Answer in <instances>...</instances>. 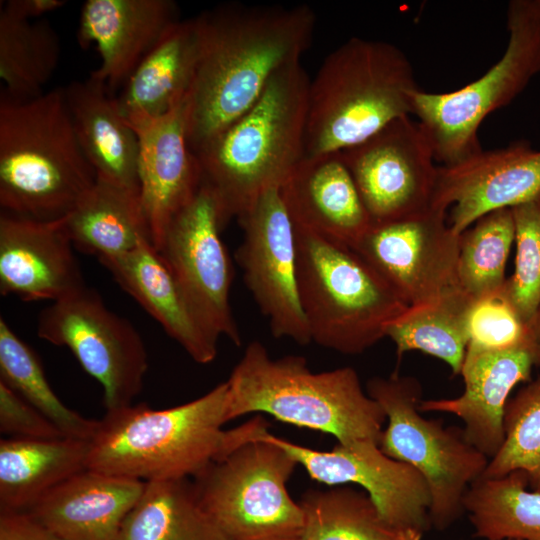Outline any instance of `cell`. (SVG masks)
<instances>
[{"label": "cell", "mask_w": 540, "mask_h": 540, "mask_svg": "<svg viewBox=\"0 0 540 540\" xmlns=\"http://www.w3.org/2000/svg\"><path fill=\"white\" fill-rule=\"evenodd\" d=\"M196 19L199 56L187 120L193 153L245 113L278 71L300 62L316 23L305 4L226 3Z\"/></svg>", "instance_id": "6da1fadb"}, {"label": "cell", "mask_w": 540, "mask_h": 540, "mask_svg": "<svg viewBox=\"0 0 540 540\" xmlns=\"http://www.w3.org/2000/svg\"><path fill=\"white\" fill-rule=\"evenodd\" d=\"M310 79L301 62L278 71L259 99L195 154L223 227L304 157Z\"/></svg>", "instance_id": "7a4b0ae2"}, {"label": "cell", "mask_w": 540, "mask_h": 540, "mask_svg": "<svg viewBox=\"0 0 540 540\" xmlns=\"http://www.w3.org/2000/svg\"><path fill=\"white\" fill-rule=\"evenodd\" d=\"M96 180L78 143L64 88L30 99L1 92V212L62 219Z\"/></svg>", "instance_id": "3957f363"}, {"label": "cell", "mask_w": 540, "mask_h": 540, "mask_svg": "<svg viewBox=\"0 0 540 540\" xmlns=\"http://www.w3.org/2000/svg\"><path fill=\"white\" fill-rule=\"evenodd\" d=\"M228 421L266 413L298 427L328 433L340 444H379L387 421L382 407L364 391L351 367L313 372L302 356L272 358L250 342L226 381Z\"/></svg>", "instance_id": "277c9868"}, {"label": "cell", "mask_w": 540, "mask_h": 540, "mask_svg": "<svg viewBox=\"0 0 540 540\" xmlns=\"http://www.w3.org/2000/svg\"><path fill=\"white\" fill-rule=\"evenodd\" d=\"M228 385L166 409L106 411L89 440L87 469L143 482L189 479L225 454Z\"/></svg>", "instance_id": "5b68a950"}, {"label": "cell", "mask_w": 540, "mask_h": 540, "mask_svg": "<svg viewBox=\"0 0 540 540\" xmlns=\"http://www.w3.org/2000/svg\"><path fill=\"white\" fill-rule=\"evenodd\" d=\"M417 90L413 66L399 47L350 38L310 79L304 157L338 153L412 115Z\"/></svg>", "instance_id": "8992f818"}, {"label": "cell", "mask_w": 540, "mask_h": 540, "mask_svg": "<svg viewBox=\"0 0 540 540\" xmlns=\"http://www.w3.org/2000/svg\"><path fill=\"white\" fill-rule=\"evenodd\" d=\"M297 284L311 341L360 354L408 305L352 247L295 226Z\"/></svg>", "instance_id": "52a82bcc"}, {"label": "cell", "mask_w": 540, "mask_h": 540, "mask_svg": "<svg viewBox=\"0 0 540 540\" xmlns=\"http://www.w3.org/2000/svg\"><path fill=\"white\" fill-rule=\"evenodd\" d=\"M242 444L193 477L205 511L229 540H300L304 515L287 482L298 463L284 449L249 435Z\"/></svg>", "instance_id": "ba28073f"}, {"label": "cell", "mask_w": 540, "mask_h": 540, "mask_svg": "<svg viewBox=\"0 0 540 540\" xmlns=\"http://www.w3.org/2000/svg\"><path fill=\"white\" fill-rule=\"evenodd\" d=\"M366 392L387 418L379 448L423 476L430 493L431 527L448 528L465 512L464 495L482 477L489 459L466 440L463 428L444 427L441 420L421 416L422 387L415 377H373Z\"/></svg>", "instance_id": "9c48e42d"}, {"label": "cell", "mask_w": 540, "mask_h": 540, "mask_svg": "<svg viewBox=\"0 0 540 540\" xmlns=\"http://www.w3.org/2000/svg\"><path fill=\"white\" fill-rule=\"evenodd\" d=\"M506 20V49L484 75L455 91L419 89L413 95L412 115L439 165H452L481 151L478 131L484 119L509 105L540 73V0L510 1Z\"/></svg>", "instance_id": "30bf717a"}, {"label": "cell", "mask_w": 540, "mask_h": 540, "mask_svg": "<svg viewBox=\"0 0 540 540\" xmlns=\"http://www.w3.org/2000/svg\"><path fill=\"white\" fill-rule=\"evenodd\" d=\"M37 335L68 348L104 391L107 411L132 404L143 388L148 354L134 325L87 285L39 314Z\"/></svg>", "instance_id": "8fae6325"}, {"label": "cell", "mask_w": 540, "mask_h": 540, "mask_svg": "<svg viewBox=\"0 0 540 540\" xmlns=\"http://www.w3.org/2000/svg\"><path fill=\"white\" fill-rule=\"evenodd\" d=\"M372 225L431 208L438 165L418 121L397 118L363 142L338 152Z\"/></svg>", "instance_id": "7c38bea8"}, {"label": "cell", "mask_w": 540, "mask_h": 540, "mask_svg": "<svg viewBox=\"0 0 540 540\" xmlns=\"http://www.w3.org/2000/svg\"><path fill=\"white\" fill-rule=\"evenodd\" d=\"M238 220L243 240L235 258L273 336L309 344L312 341L297 284L295 225L280 187L263 191Z\"/></svg>", "instance_id": "4fadbf2b"}, {"label": "cell", "mask_w": 540, "mask_h": 540, "mask_svg": "<svg viewBox=\"0 0 540 540\" xmlns=\"http://www.w3.org/2000/svg\"><path fill=\"white\" fill-rule=\"evenodd\" d=\"M212 192L202 184L170 223L157 250L204 327L236 346L241 334L230 304L233 266L221 238Z\"/></svg>", "instance_id": "5bb4252c"}, {"label": "cell", "mask_w": 540, "mask_h": 540, "mask_svg": "<svg viewBox=\"0 0 540 540\" xmlns=\"http://www.w3.org/2000/svg\"><path fill=\"white\" fill-rule=\"evenodd\" d=\"M261 417L249 435L284 449L315 481L331 485L356 484L377 506L383 519L401 532L424 533L431 528L430 493L423 476L411 465L385 455L374 441L338 443L330 451L313 450L267 431Z\"/></svg>", "instance_id": "9a60e30c"}, {"label": "cell", "mask_w": 540, "mask_h": 540, "mask_svg": "<svg viewBox=\"0 0 540 540\" xmlns=\"http://www.w3.org/2000/svg\"><path fill=\"white\" fill-rule=\"evenodd\" d=\"M460 235L447 212L430 208L397 221L372 225L352 247L408 307L430 304L457 285Z\"/></svg>", "instance_id": "2e32d148"}, {"label": "cell", "mask_w": 540, "mask_h": 540, "mask_svg": "<svg viewBox=\"0 0 540 540\" xmlns=\"http://www.w3.org/2000/svg\"><path fill=\"white\" fill-rule=\"evenodd\" d=\"M540 196V150L528 140L481 150L452 165H438L431 208L447 212L458 235L482 216Z\"/></svg>", "instance_id": "e0dca14e"}, {"label": "cell", "mask_w": 540, "mask_h": 540, "mask_svg": "<svg viewBox=\"0 0 540 540\" xmlns=\"http://www.w3.org/2000/svg\"><path fill=\"white\" fill-rule=\"evenodd\" d=\"M189 94L171 111L137 129L139 200L150 241L158 250L176 215L202 186L187 137Z\"/></svg>", "instance_id": "ac0fdd59"}, {"label": "cell", "mask_w": 540, "mask_h": 540, "mask_svg": "<svg viewBox=\"0 0 540 540\" xmlns=\"http://www.w3.org/2000/svg\"><path fill=\"white\" fill-rule=\"evenodd\" d=\"M64 218L43 221L1 212L2 296L54 302L86 286Z\"/></svg>", "instance_id": "d6986e66"}, {"label": "cell", "mask_w": 540, "mask_h": 540, "mask_svg": "<svg viewBox=\"0 0 540 540\" xmlns=\"http://www.w3.org/2000/svg\"><path fill=\"white\" fill-rule=\"evenodd\" d=\"M540 366L536 343L499 351L466 350L460 375L464 392L453 399L421 400L420 412H444L459 417L466 440L489 460L504 441L503 418L509 395L531 380Z\"/></svg>", "instance_id": "ffe728a7"}, {"label": "cell", "mask_w": 540, "mask_h": 540, "mask_svg": "<svg viewBox=\"0 0 540 540\" xmlns=\"http://www.w3.org/2000/svg\"><path fill=\"white\" fill-rule=\"evenodd\" d=\"M179 20L172 0L85 1L78 42L82 48L94 44L101 59L90 77L112 95Z\"/></svg>", "instance_id": "44dd1931"}, {"label": "cell", "mask_w": 540, "mask_h": 540, "mask_svg": "<svg viewBox=\"0 0 540 540\" xmlns=\"http://www.w3.org/2000/svg\"><path fill=\"white\" fill-rule=\"evenodd\" d=\"M296 227L354 247L372 226L338 153L303 157L280 186Z\"/></svg>", "instance_id": "7402d4cb"}, {"label": "cell", "mask_w": 540, "mask_h": 540, "mask_svg": "<svg viewBox=\"0 0 540 540\" xmlns=\"http://www.w3.org/2000/svg\"><path fill=\"white\" fill-rule=\"evenodd\" d=\"M145 482L85 469L46 493L26 513L62 540H117Z\"/></svg>", "instance_id": "603a6c76"}, {"label": "cell", "mask_w": 540, "mask_h": 540, "mask_svg": "<svg viewBox=\"0 0 540 540\" xmlns=\"http://www.w3.org/2000/svg\"><path fill=\"white\" fill-rule=\"evenodd\" d=\"M116 283L199 364L211 363L218 339L201 323L173 274L146 241L125 254L100 259Z\"/></svg>", "instance_id": "cb8c5ba5"}, {"label": "cell", "mask_w": 540, "mask_h": 540, "mask_svg": "<svg viewBox=\"0 0 540 540\" xmlns=\"http://www.w3.org/2000/svg\"><path fill=\"white\" fill-rule=\"evenodd\" d=\"M63 88L78 143L97 179L139 195V138L115 97L92 77Z\"/></svg>", "instance_id": "d4e9b609"}, {"label": "cell", "mask_w": 540, "mask_h": 540, "mask_svg": "<svg viewBox=\"0 0 540 540\" xmlns=\"http://www.w3.org/2000/svg\"><path fill=\"white\" fill-rule=\"evenodd\" d=\"M199 56L196 17L179 20L142 59L115 97L133 129L171 111L190 93Z\"/></svg>", "instance_id": "484cf974"}, {"label": "cell", "mask_w": 540, "mask_h": 540, "mask_svg": "<svg viewBox=\"0 0 540 540\" xmlns=\"http://www.w3.org/2000/svg\"><path fill=\"white\" fill-rule=\"evenodd\" d=\"M89 440H0V512H26L46 493L87 469Z\"/></svg>", "instance_id": "4316f807"}, {"label": "cell", "mask_w": 540, "mask_h": 540, "mask_svg": "<svg viewBox=\"0 0 540 540\" xmlns=\"http://www.w3.org/2000/svg\"><path fill=\"white\" fill-rule=\"evenodd\" d=\"M64 222L74 248L98 260L151 243L139 195L98 179Z\"/></svg>", "instance_id": "83f0119b"}, {"label": "cell", "mask_w": 540, "mask_h": 540, "mask_svg": "<svg viewBox=\"0 0 540 540\" xmlns=\"http://www.w3.org/2000/svg\"><path fill=\"white\" fill-rule=\"evenodd\" d=\"M117 540H229L189 479L145 482Z\"/></svg>", "instance_id": "f1b7e54d"}, {"label": "cell", "mask_w": 540, "mask_h": 540, "mask_svg": "<svg viewBox=\"0 0 540 540\" xmlns=\"http://www.w3.org/2000/svg\"><path fill=\"white\" fill-rule=\"evenodd\" d=\"M474 302L455 286L430 304L408 307L386 329V337L396 346L398 360L406 352L421 351L444 361L455 376L460 375Z\"/></svg>", "instance_id": "f546056e"}, {"label": "cell", "mask_w": 540, "mask_h": 540, "mask_svg": "<svg viewBox=\"0 0 540 540\" xmlns=\"http://www.w3.org/2000/svg\"><path fill=\"white\" fill-rule=\"evenodd\" d=\"M474 535L485 540H540V492L528 489L525 475L480 477L463 498Z\"/></svg>", "instance_id": "4dcf8cb0"}, {"label": "cell", "mask_w": 540, "mask_h": 540, "mask_svg": "<svg viewBox=\"0 0 540 540\" xmlns=\"http://www.w3.org/2000/svg\"><path fill=\"white\" fill-rule=\"evenodd\" d=\"M60 56L52 25L18 17L0 6V78L4 92L17 99L41 95Z\"/></svg>", "instance_id": "1f68e13d"}, {"label": "cell", "mask_w": 540, "mask_h": 540, "mask_svg": "<svg viewBox=\"0 0 540 540\" xmlns=\"http://www.w3.org/2000/svg\"><path fill=\"white\" fill-rule=\"evenodd\" d=\"M299 504L304 515L300 540H400L401 532L383 519L365 491L340 485L311 490Z\"/></svg>", "instance_id": "d6a6232c"}, {"label": "cell", "mask_w": 540, "mask_h": 540, "mask_svg": "<svg viewBox=\"0 0 540 540\" xmlns=\"http://www.w3.org/2000/svg\"><path fill=\"white\" fill-rule=\"evenodd\" d=\"M0 382L38 409L66 437L90 440L98 420L67 407L50 386L36 352L0 317Z\"/></svg>", "instance_id": "836d02e7"}, {"label": "cell", "mask_w": 540, "mask_h": 540, "mask_svg": "<svg viewBox=\"0 0 540 540\" xmlns=\"http://www.w3.org/2000/svg\"><path fill=\"white\" fill-rule=\"evenodd\" d=\"M514 239L511 208L492 211L462 232L457 263L459 288L475 300L501 292Z\"/></svg>", "instance_id": "e575fe53"}, {"label": "cell", "mask_w": 540, "mask_h": 540, "mask_svg": "<svg viewBox=\"0 0 540 540\" xmlns=\"http://www.w3.org/2000/svg\"><path fill=\"white\" fill-rule=\"evenodd\" d=\"M503 428L504 441L482 477L499 478L520 471L528 489L540 492V375L509 398Z\"/></svg>", "instance_id": "d590c367"}, {"label": "cell", "mask_w": 540, "mask_h": 540, "mask_svg": "<svg viewBox=\"0 0 540 540\" xmlns=\"http://www.w3.org/2000/svg\"><path fill=\"white\" fill-rule=\"evenodd\" d=\"M515 266L500 294L531 328L540 307V196L511 208Z\"/></svg>", "instance_id": "8d00e7d4"}, {"label": "cell", "mask_w": 540, "mask_h": 540, "mask_svg": "<svg viewBox=\"0 0 540 540\" xmlns=\"http://www.w3.org/2000/svg\"><path fill=\"white\" fill-rule=\"evenodd\" d=\"M467 350L499 351L535 343L532 330L499 293L475 300Z\"/></svg>", "instance_id": "74e56055"}, {"label": "cell", "mask_w": 540, "mask_h": 540, "mask_svg": "<svg viewBox=\"0 0 540 540\" xmlns=\"http://www.w3.org/2000/svg\"><path fill=\"white\" fill-rule=\"evenodd\" d=\"M0 432L9 437L53 439L66 437L33 405L0 382Z\"/></svg>", "instance_id": "f35d334b"}, {"label": "cell", "mask_w": 540, "mask_h": 540, "mask_svg": "<svg viewBox=\"0 0 540 540\" xmlns=\"http://www.w3.org/2000/svg\"><path fill=\"white\" fill-rule=\"evenodd\" d=\"M0 540H62L26 512H0Z\"/></svg>", "instance_id": "ab89813d"}, {"label": "cell", "mask_w": 540, "mask_h": 540, "mask_svg": "<svg viewBox=\"0 0 540 540\" xmlns=\"http://www.w3.org/2000/svg\"><path fill=\"white\" fill-rule=\"evenodd\" d=\"M65 0H8L0 6L8 12L25 19H34L63 7Z\"/></svg>", "instance_id": "60d3db41"}, {"label": "cell", "mask_w": 540, "mask_h": 540, "mask_svg": "<svg viewBox=\"0 0 540 540\" xmlns=\"http://www.w3.org/2000/svg\"><path fill=\"white\" fill-rule=\"evenodd\" d=\"M531 330L535 343L540 351V307L531 325Z\"/></svg>", "instance_id": "b9f144b4"}, {"label": "cell", "mask_w": 540, "mask_h": 540, "mask_svg": "<svg viewBox=\"0 0 540 540\" xmlns=\"http://www.w3.org/2000/svg\"><path fill=\"white\" fill-rule=\"evenodd\" d=\"M423 533L413 529L401 531L400 540H421Z\"/></svg>", "instance_id": "7bdbcfd3"}, {"label": "cell", "mask_w": 540, "mask_h": 540, "mask_svg": "<svg viewBox=\"0 0 540 540\" xmlns=\"http://www.w3.org/2000/svg\"><path fill=\"white\" fill-rule=\"evenodd\" d=\"M504 540H519V539H504Z\"/></svg>", "instance_id": "ee69618b"}]
</instances>
